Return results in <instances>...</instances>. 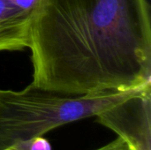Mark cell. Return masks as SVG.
<instances>
[{
  "label": "cell",
  "instance_id": "1",
  "mask_svg": "<svg viewBox=\"0 0 151 150\" xmlns=\"http://www.w3.org/2000/svg\"><path fill=\"white\" fill-rule=\"evenodd\" d=\"M34 85L67 95L151 83L147 0H44L31 43Z\"/></svg>",
  "mask_w": 151,
  "mask_h": 150
},
{
  "label": "cell",
  "instance_id": "2",
  "mask_svg": "<svg viewBox=\"0 0 151 150\" xmlns=\"http://www.w3.org/2000/svg\"><path fill=\"white\" fill-rule=\"evenodd\" d=\"M144 86L84 95H63L33 83L18 91L0 88V150L68 123L96 117Z\"/></svg>",
  "mask_w": 151,
  "mask_h": 150
},
{
  "label": "cell",
  "instance_id": "3",
  "mask_svg": "<svg viewBox=\"0 0 151 150\" xmlns=\"http://www.w3.org/2000/svg\"><path fill=\"white\" fill-rule=\"evenodd\" d=\"M96 118L116 133L130 150H151V83Z\"/></svg>",
  "mask_w": 151,
  "mask_h": 150
},
{
  "label": "cell",
  "instance_id": "4",
  "mask_svg": "<svg viewBox=\"0 0 151 150\" xmlns=\"http://www.w3.org/2000/svg\"><path fill=\"white\" fill-rule=\"evenodd\" d=\"M44 0H0V51L29 48Z\"/></svg>",
  "mask_w": 151,
  "mask_h": 150
},
{
  "label": "cell",
  "instance_id": "5",
  "mask_svg": "<svg viewBox=\"0 0 151 150\" xmlns=\"http://www.w3.org/2000/svg\"><path fill=\"white\" fill-rule=\"evenodd\" d=\"M5 150H51V145L43 136H39L19 141Z\"/></svg>",
  "mask_w": 151,
  "mask_h": 150
},
{
  "label": "cell",
  "instance_id": "6",
  "mask_svg": "<svg viewBox=\"0 0 151 150\" xmlns=\"http://www.w3.org/2000/svg\"><path fill=\"white\" fill-rule=\"evenodd\" d=\"M96 150H129V148L122 139L118 138L109 144Z\"/></svg>",
  "mask_w": 151,
  "mask_h": 150
},
{
  "label": "cell",
  "instance_id": "7",
  "mask_svg": "<svg viewBox=\"0 0 151 150\" xmlns=\"http://www.w3.org/2000/svg\"><path fill=\"white\" fill-rule=\"evenodd\" d=\"M129 150H130V149H129Z\"/></svg>",
  "mask_w": 151,
  "mask_h": 150
}]
</instances>
